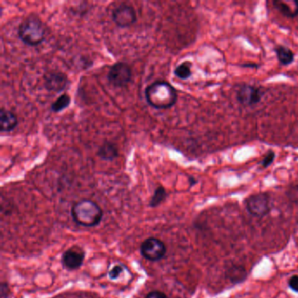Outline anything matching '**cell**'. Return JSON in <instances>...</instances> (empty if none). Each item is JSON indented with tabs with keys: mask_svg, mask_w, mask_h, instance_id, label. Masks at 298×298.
<instances>
[{
	"mask_svg": "<svg viewBox=\"0 0 298 298\" xmlns=\"http://www.w3.org/2000/svg\"><path fill=\"white\" fill-rule=\"evenodd\" d=\"M274 52L276 53L278 62H280L282 65H290L295 59V54L293 51L284 46H277L274 48Z\"/></svg>",
	"mask_w": 298,
	"mask_h": 298,
	"instance_id": "obj_14",
	"label": "cell"
},
{
	"mask_svg": "<svg viewBox=\"0 0 298 298\" xmlns=\"http://www.w3.org/2000/svg\"><path fill=\"white\" fill-rule=\"evenodd\" d=\"M145 298H168L167 295L165 293L161 292V291H152V292L149 293Z\"/></svg>",
	"mask_w": 298,
	"mask_h": 298,
	"instance_id": "obj_21",
	"label": "cell"
},
{
	"mask_svg": "<svg viewBox=\"0 0 298 298\" xmlns=\"http://www.w3.org/2000/svg\"><path fill=\"white\" fill-rule=\"evenodd\" d=\"M97 156L102 160L112 161L119 156L118 149L113 143L104 141L99 147Z\"/></svg>",
	"mask_w": 298,
	"mask_h": 298,
	"instance_id": "obj_13",
	"label": "cell"
},
{
	"mask_svg": "<svg viewBox=\"0 0 298 298\" xmlns=\"http://www.w3.org/2000/svg\"><path fill=\"white\" fill-rule=\"evenodd\" d=\"M166 190L163 187V186H158L156 188V191L154 192V195L151 198V207H155L156 206H158L160 204L162 203L163 201H165V198H166Z\"/></svg>",
	"mask_w": 298,
	"mask_h": 298,
	"instance_id": "obj_17",
	"label": "cell"
},
{
	"mask_svg": "<svg viewBox=\"0 0 298 298\" xmlns=\"http://www.w3.org/2000/svg\"><path fill=\"white\" fill-rule=\"evenodd\" d=\"M123 268H122L121 266L116 265L113 268L109 273V276L110 279H112V280H115V279H117L119 277V275L122 274V272H123Z\"/></svg>",
	"mask_w": 298,
	"mask_h": 298,
	"instance_id": "obj_19",
	"label": "cell"
},
{
	"mask_svg": "<svg viewBox=\"0 0 298 298\" xmlns=\"http://www.w3.org/2000/svg\"><path fill=\"white\" fill-rule=\"evenodd\" d=\"M145 98L148 104L155 109H169L177 103V92L167 82L157 81L146 88Z\"/></svg>",
	"mask_w": 298,
	"mask_h": 298,
	"instance_id": "obj_1",
	"label": "cell"
},
{
	"mask_svg": "<svg viewBox=\"0 0 298 298\" xmlns=\"http://www.w3.org/2000/svg\"><path fill=\"white\" fill-rule=\"evenodd\" d=\"M18 117L9 110L2 109L0 111V130L1 132H9L18 125Z\"/></svg>",
	"mask_w": 298,
	"mask_h": 298,
	"instance_id": "obj_12",
	"label": "cell"
},
{
	"mask_svg": "<svg viewBox=\"0 0 298 298\" xmlns=\"http://www.w3.org/2000/svg\"><path fill=\"white\" fill-rule=\"evenodd\" d=\"M274 158H275V153H274L273 151H269V152L267 153V155L263 157L262 162H261L263 168L269 167V166L271 165L272 163H273V161H274Z\"/></svg>",
	"mask_w": 298,
	"mask_h": 298,
	"instance_id": "obj_18",
	"label": "cell"
},
{
	"mask_svg": "<svg viewBox=\"0 0 298 298\" xmlns=\"http://www.w3.org/2000/svg\"><path fill=\"white\" fill-rule=\"evenodd\" d=\"M70 101H71V99L69 97V95H67V94H63L56 101L53 102L51 109H52L53 112H59V111H62V110L69 106Z\"/></svg>",
	"mask_w": 298,
	"mask_h": 298,
	"instance_id": "obj_16",
	"label": "cell"
},
{
	"mask_svg": "<svg viewBox=\"0 0 298 298\" xmlns=\"http://www.w3.org/2000/svg\"><path fill=\"white\" fill-rule=\"evenodd\" d=\"M71 214L74 222L83 227H95L103 218L101 207L90 200H82L74 204Z\"/></svg>",
	"mask_w": 298,
	"mask_h": 298,
	"instance_id": "obj_2",
	"label": "cell"
},
{
	"mask_svg": "<svg viewBox=\"0 0 298 298\" xmlns=\"http://www.w3.org/2000/svg\"><path fill=\"white\" fill-rule=\"evenodd\" d=\"M191 67L192 64L191 62H185L181 63L180 66H177L176 69H175L174 74L177 78L182 79V80H186L188 79L191 75H192V70H191Z\"/></svg>",
	"mask_w": 298,
	"mask_h": 298,
	"instance_id": "obj_15",
	"label": "cell"
},
{
	"mask_svg": "<svg viewBox=\"0 0 298 298\" xmlns=\"http://www.w3.org/2000/svg\"><path fill=\"white\" fill-rule=\"evenodd\" d=\"M112 18L118 27H130L136 21V11L132 6L123 4L113 11Z\"/></svg>",
	"mask_w": 298,
	"mask_h": 298,
	"instance_id": "obj_8",
	"label": "cell"
},
{
	"mask_svg": "<svg viewBox=\"0 0 298 298\" xmlns=\"http://www.w3.org/2000/svg\"><path fill=\"white\" fill-rule=\"evenodd\" d=\"M289 198H292V201H298V186H294L289 190Z\"/></svg>",
	"mask_w": 298,
	"mask_h": 298,
	"instance_id": "obj_22",
	"label": "cell"
},
{
	"mask_svg": "<svg viewBox=\"0 0 298 298\" xmlns=\"http://www.w3.org/2000/svg\"><path fill=\"white\" fill-rule=\"evenodd\" d=\"M247 209L254 217L263 218L270 212L269 196L265 193L251 196L247 201Z\"/></svg>",
	"mask_w": 298,
	"mask_h": 298,
	"instance_id": "obj_6",
	"label": "cell"
},
{
	"mask_svg": "<svg viewBox=\"0 0 298 298\" xmlns=\"http://www.w3.org/2000/svg\"><path fill=\"white\" fill-rule=\"evenodd\" d=\"M18 37L25 44L38 46L45 39L46 29L39 18L31 16L26 18L18 27Z\"/></svg>",
	"mask_w": 298,
	"mask_h": 298,
	"instance_id": "obj_3",
	"label": "cell"
},
{
	"mask_svg": "<svg viewBox=\"0 0 298 298\" xmlns=\"http://www.w3.org/2000/svg\"><path fill=\"white\" fill-rule=\"evenodd\" d=\"M131 76L132 72L130 66L124 62H117L110 68L108 80L115 87H125L130 83Z\"/></svg>",
	"mask_w": 298,
	"mask_h": 298,
	"instance_id": "obj_5",
	"label": "cell"
},
{
	"mask_svg": "<svg viewBox=\"0 0 298 298\" xmlns=\"http://www.w3.org/2000/svg\"><path fill=\"white\" fill-rule=\"evenodd\" d=\"M263 93L259 88L250 84H243L236 92L237 101L243 106H254L259 104Z\"/></svg>",
	"mask_w": 298,
	"mask_h": 298,
	"instance_id": "obj_7",
	"label": "cell"
},
{
	"mask_svg": "<svg viewBox=\"0 0 298 298\" xmlns=\"http://www.w3.org/2000/svg\"><path fill=\"white\" fill-rule=\"evenodd\" d=\"M140 252L145 259L156 262L166 255V248L162 241L156 238H148L140 247Z\"/></svg>",
	"mask_w": 298,
	"mask_h": 298,
	"instance_id": "obj_4",
	"label": "cell"
},
{
	"mask_svg": "<svg viewBox=\"0 0 298 298\" xmlns=\"http://www.w3.org/2000/svg\"><path fill=\"white\" fill-rule=\"evenodd\" d=\"M68 77L61 72H48L44 75V86L48 91L62 92L68 86Z\"/></svg>",
	"mask_w": 298,
	"mask_h": 298,
	"instance_id": "obj_9",
	"label": "cell"
},
{
	"mask_svg": "<svg viewBox=\"0 0 298 298\" xmlns=\"http://www.w3.org/2000/svg\"><path fill=\"white\" fill-rule=\"evenodd\" d=\"M289 287L295 292H298V275H294V276L290 278Z\"/></svg>",
	"mask_w": 298,
	"mask_h": 298,
	"instance_id": "obj_20",
	"label": "cell"
},
{
	"mask_svg": "<svg viewBox=\"0 0 298 298\" xmlns=\"http://www.w3.org/2000/svg\"><path fill=\"white\" fill-rule=\"evenodd\" d=\"M274 8L287 18H295L298 16L297 0H274Z\"/></svg>",
	"mask_w": 298,
	"mask_h": 298,
	"instance_id": "obj_11",
	"label": "cell"
},
{
	"mask_svg": "<svg viewBox=\"0 0 298 298\" xmlns=\"http://www.w3.org/2000/svg\"><path fill=\"white\" fill-rule=\"evenodd\" d=\"M85 254L80 248L74 247L66 251L62 255V264L68 270H75L83 265Z\"/></svg>",
	"mask_w": 298,
	"mask_h": 298,
	"instance_id": "obj_10",
	"label": "cell"
}]
</instances>
